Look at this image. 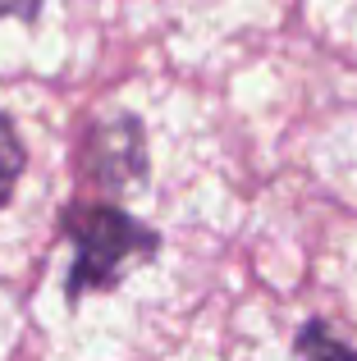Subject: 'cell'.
Masks as SVG:
<instances>
[{"label":"cell","instance_id":"obj_2","mask_svg":"<svg viewBox=\"0 0 357 361\" xmlns=\"http://www.w3.org/2000/svg\"><path fill=\"white\" fill-rule=\"evenodd\" d=\"M298 361H357V348L339 343V338L321 325H307L303 338H298Z\"/></svg>","mask_w":357,"mask_h":361},{"label":"cell","instance_id":"obj_1","mask_svg":"<svg viewBox=\"0 0 357 361\" xmlns=\"http://www.w3.org/2000/svg\"><path fill=\"white\" fill-rule=\"evenodd\" d=\"M64 233L73 238V274H69V293L87 288H110L133 261H143L156 247V238L133 224L128 215L110 211V206H83L64 220Z\"/></svg>","mask_w":357,"mask_h":361},{"label":"cell","instance_id":"obj_3","mask_svg":"<svg viewBox=\"0 0 357 361\" xmlns=\"http://www.w3.org/2000/svg\"><path fill=\"white\" fill-rule=\"evenodd\" d=\"M18 174H23V147H18L14 128L0 119V202H5L9 188L18 183Z\"/></svg>","mask_w":357,"mask_h":361},{"label":"cell","instance_id":"obj_4","mask_svg":"<svg viewBox=\"0 0 357 361\" xmlns=\"http://www.w3.org/2000/svg\"><path fill=\"white\" fill-rule=\"evenodd\" d=\"M37 0H0V18H32Z\"/></svg>","mask_w":357,"mask_h":361}]
</instances>
